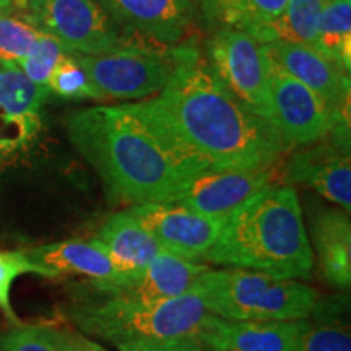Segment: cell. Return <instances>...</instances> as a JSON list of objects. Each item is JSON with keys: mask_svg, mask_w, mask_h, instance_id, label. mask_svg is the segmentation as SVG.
Returning a JSON list of instances; mask_svg holds the SVG:
<instances>
[{"mask_svg": "<svg viewBox=\"0 0 351 351\" xmlns=\"http://www.w3.org/2000/svg\"><path fill=\"white\" fill-rule=\"evenodd\" d=\"M127 104L199 171L274 168L289 152L278 132L243 106L192 51L178 52L155 98Z\"/></svg>", "mask_w": 351, "mask_h": 351, "instance_id": "6da1fadb", "label": "cell"}, {"mask_svg": "<svg viewBox=\"0 0 351 351\" xmlns=\"http://www.w3.org/2000/svg\"><path fill=\"white\" fill-rule=\"evenodd\" d=\"M67 132L117 204H166L186 179L202 173L129 104L78 111L69 119Z\"/></svg>", "mask_w": 351, "mask_h": 351, "instance_id": "7a4b0ae2", "label": "cell"}, {"mask_svg": "<svg viewBox=\"0 0 351 351\" xmlns=\"http://www.w3.org/2000/svg\"><path fill=\"white\" fill-rule=\"evenodd\" d=\"M205 261L274 278H307L314 252L295 189L269 184L245 200L228 217Z\"/></svg>", "mask_w": 351, "mask_h": 351, "instance_id": "3957f363", "label": "cell"}, {"mask_svg": "<svg viewBox=\"0 0 351 351\" xmlns=\"http://www.w3.org/2000/svg\"><path fill=\"white\" fill-rule=\"evenodd\" d=\"M205 311L228 320H302L313 313L319 295L314 288L296 282L231 269H208L192 285Z\"/></svg>", "mask_w": 351, "mask_h": 351, "instance_id": "277c9868", "label": "cell"}, {"mask_svg": "<svg viewBox=\"0 0 351 351\" xmlns=\"http://www.w3.org/2000/svg\"><path fill=\"white\" fill-rule=\"evenodd\" d=\"M70 307L69 315L83 332L114 341L166 340L194 337L207 317L204 302L194 293L169 301L140 302L109 295Z\"/></svg>", "mask_w": 351, "mask_h": 351, "instance_id": "5b68a950", "label": "cell"}, {"mask_svg": "<svg viewBox=\"0 0 351 351\" xmlns=\"http://www.w3.org/2000/svg\"><path fill=\"white\" fill-rule=\"evenodd\" d=\"M269 91L271 127L289 150L324 138L350 150V116L333 111L313 90L270 62Z\"/></svg>", "mask_w": 351, "mask_h": 351, "instance_id": "8992f818", "label": "cell"}, {"mask_svg": "<svg viewBox=\"0 0 351 351\" xmlns=\"http://www.w3.org/2000/svg\"><path fill=\"white\" fill-rule=\"evenodd\" d=\"M25 15L72 54L96 56L130 44L98 0H32Z\"/></svg>", "mask_w": 351, "mask_h": 351, "instance_id": "52a82bcc", "label": "cell"}, {"mask_svg": "<svg viewBox=\"0 0 351 351\" xmlns=\"http://www.w3.org/2000/svg\"><path fill=\"white\" fill-rule=\"evenodd\" d=\"M78 59L101 99H143L163 90L178 65V52L168 59L160 51L125 44L103 54H78Z\"/></svg>", "mask_w": 351, "mask_h": 351, "instance_id": "ba28073f", "label": "cell"}, {"mask_svg": "<svg viewBox=\"0 0 351 351\" xmlns=\"http://www.w3.org/2000/svg\"><path fill=\"white\" fill-rule=\"evenodd\" d=\"M207 65L249 111L271 125L269 60L262 44L238 29L223 28L207 43Z\"/></svg>", "mask_w": 351, "mask_h": 351, "instance_id": "9c48e42d", "label": "cell"}, {"mask_svg": "<svg viewBox=\"0 0 351 351\" xmlns=\"http://www.w3.org/2000/svg\"><path fill=\"white\" fill-rule=\"evenodd\" d=\"M274 168L205 169L186 179L166 204L179 205L210 218L228 219L245 200L269 186Z\"/></svg>", "mask_w": 351, "mask_h": 351, "instance_id": "30bf717a", "label": "cell"}, {"mask_svg": "<svg viewBox=\"0 0 351 351\" xmlns=\"http://www.w3.org/2000/svg\"><path fill=\"white\" fill-rule=\"evenodd\" d=\"M129 212L166 252L191 262L207 257L226 223V219L210 218L179 205L158 202L132 205Z\"/></svg>", "mask_w": 351, "mask_h": 351, "instance_id": "8fae6325", "label": "cell"}, {"mask_svg": "<svg viewBox=\"0 0 351 351\" xmlns=\"http://www.w3.org/2000/svg\"><path fill=\"white\" fill-rule=\"evenodd\" d=\"M262 49L270 64L313 90L333 111L350 116V73L343 69L302 44L276 41L262 44Z\"/></svg>", "mask_w": 351, "mask_h": 351, "instance_id": "7c38bea8", "label": "cell"}, {"mask_svg": "<svg viewBox=\"0 0 351 351\" xmlns=\"http://www.w3.org/2000/svg\"><path fill=\"white\" fill-rule=\"evenodd\" d=\"M285 181L313 189L346 213L351 207L350 150L330 138L307 145L291 155L285 168Z\"/></svg>", "mask_w": 351, "mask_h": 351, "instance_id": "4fadbf2b", "label": "cell"}, {"mask_svg": "<svg viewBox=\"0 0 351 351\" xmlns=\"http://www.w3.org/2000/svg\"><path fill=\"white\" fill-rule=\"evenodd\" d=\"M127 34L160 46L179 43L194 20L192 0H98Z\"/></svg>", "mask_w": 351, "mask_h": 351, "instance_id": "5bb4252c", "label": "cell"}, {"mask_svg": "<svg viewBox=\"0 0 351 351\" xmlns=\"http://www.w3.org/2000/svg\"><path fill=\"white\" fill-rule=\"evenodd\" d=\"M302 320H228L207 314L195 339L208 351H298Z\"/></svg>", "mask_w": 351, "mask_h": 351, "instance_id": "9a60e30c", "label": "cell"}, {"mask_svg": "<svg viewBox=\"0 0 351 351\" xmlns=\"http://www.w3.org/2000/svg\"><path fill=\"white\" fill-rule=\"evenodd\" d=\"M25 254L29 261L54 271L56 276L64 274L88 276L98 291L114 289L127 282L124 271L96 239L60 241L28 249Z\"/></svg>", "mask_w": 351, "mask_h": 351, "instance_id": "2e32d148", "label": "cell"}, {"mask_svg": "<svg viewBox=\"0 0 351 351\" xmlns=\"http://www.w3.org/2000/svg\"><path fill=\"white\" fill-rule=\"evenodd\" d=\"M207 270V265L163 251L125 285L104 293L140 302L169 301L191 291L192 285Z\"/></svg>", "mask_w": 351, "mask_h": 351, "instance_id": "e0dca14e", "label": "cell"}, {"mask_svg": "<svg viewBox=\"0 0 351 351\" xmlns=\"http://www.w3.org/2000/svg\"><path fill=\"white\" fill-rule=\"evenodd\" d=\"M311 238L322 276L333 288L351 283V223L345 210L322 208L311 217Z\"/></svg>", "mask_w": 351, "mask_h": 351, "instance_id": "ac0fdd59", "label": "cell"}, {"mask_svg": "<svg viewBox=\"0 0 351 351\" xmlns=\"http://www.w3.org/2000/svg\"><path fill=\"white\" fill-rule=\"evenodd\" d=\"M95 239L106 249L114 263L124 271L127 282L165 251L129 210L111 215L101 226Z\"/></svg>", "mask_w": 351, "mask_h": 351, "instance_id": "d6986e66", "label": "cell"}, {"mask_svg": "<svg viewBox=\"0 0 351 351\" xmlns=\"http://www.w3.org/2000/svg\"><path fill=\"white\" fill-rule=\"evenodd\" d=\"M49 90L33 83L19 65L0 64V114L34 138L41 121L39 109Z\"/></svg>", "mask_w": 351, "mask_h": 351, "instance_id": "ffe728a7", "label": "cell"}, {"mask_svg": "<svg viewBox=\"0 0 351 351\" xmlns=\"http://www.w3.org/2000/svg\"><path fill=\"white\" fill-rule=\"evenodd\" d=\"M200 5L213 23L254 38L283 15L288 0H202Z\"/></svg>", "mask_w": 351, "mask_h": 351, "instance_id": "44dd1931", "label": "cell"}, {"mask_svg": "<svg viewBox=\"0 0 351 351\" xmlns=\"http://www.w3.org/2000/svg\"><path fill=\"white\" fill-rule=\"evenodd\" d=\"M315 51L350 73L351 0H324L315 33Z\"/></svg>", "mask_w": 351, "mask_h": 351, "instance_id": "7402d4cb", "label": "cell"}, {"mask_svg": "<svg viewBox=\"0 0 351 351\" xmlns=\"http://www.w3.org/2000/svg\"><path fill=\"white\" fill-rule=\"evenodd\" d=\"M324 0H288L283 15L263 26L254 39L261 44L296 43L315 49V33Z\"/></svg>", "mask_w": 351, "mask_h": 351, "instance_id": "603a6c76", "label": "cell"}, {"mask_svg": "<svg viewBox=\"0 0 351 351\" xmlns=\"http://www.w3.org/2000/svg\"><path fill=\"white\" fill-rule=\"evenodd\" d=\"M0 351H75V333L21 324L0 335Z\"/></svg>", "mask_w": 351, "mask_h": 351, "instance_id": "cb8c5ba5", "label": "cell"}, {"mask_svg": "<svg viewBox=\"0 0 351 351\" xmlns=\"http://www.w3.org/2000/svg\"><path fill=\"white\" fill-rule=\"evenodd\" d=\"M39 34L41 29L25 13H0V64L20 65Z\"/></svg>", "mask_w": 351, "mask_h": 351, "instance_id": "d4e9b609", "label": "cell"}, {"mask_svg": "<svg viewBox=\"0 0 351 351\" xmlns=\"http://www.w3.org/2000/svg\"><path fill=\"white\" fill-rule=\"evenodd\" d=\"M26 274L57 278L52 270L29 261L25 251H2L0 249V311L13 326H21V322L12 307L10 289L13 282Z\"/></svg>", "mask_w": 351, "mask_h": 351, "instance_id": "484cf974", "label": "cell"}, {"mask_svg": "<svg viewBox=\"0 0 351 351\" xmlns=\"http://www.w3.org/2000/svg\"><path fill=\"white\" fill-rule=\"evenodd\" d=\"M49 91L64 98H91L101 99V96L88 77L78 54H65L52 72L47 83Z\"/></svg>", "mask_w": 351, "mask_h": 351, "instance_id": "4316f807", "label": "cell"}, {"mask_svg": "<svg viewBox=\"0 0 351 351\" xmlns=\"http://www.w3.org/2000/svg\"><path fill=\"white\" fill-rule=\"evenodd\" d=\"M65 54H69V51L65 49L62 44L51 34L41 32L36 43L33 44V47L25 56L19 67L23 70L25 75L33 83L47 88L52 72H54L57 64L62 60Z\"/></svg>", "mask_w": 351, "mask_h": 351, "instance_id": "83f0119b", "label": "cell"}, {"mask_svg": "<svg viewBox=\"0 0 351 351\" xmlns=\"http://www.w3.org/2000/svg\"><path fill=\"white\" fill-rule=\"evenodd\" d=\"M298 351H351L350 328L343 324H311L304 319Z\"/></svg>", "mask_w": 351, "mask_h": 351, "instance_id": "f1b7e54d", "label": "cell"}, {"mask_svg": "<svg viewBox=\"0 0 351 351\" xmlns=\"http://www.w3.org/2000/svg\"><path fill=\"white\" fill-rule=\"evenodd\" d=\"M119 351H205L204 345L194 337H182V339H166V340H127L117 341Z\"/></svg>", "mask_w": 351, "mask_h": 351, "instance_id": "f546056e", "label": "cell"}, {"mask_svg": "<svg viewBox=\"0 0 351 351\" xmlns=\"http://www.w3.org/2000/svg\"><path fill=\"white\" fill-rule=\"evenodd\" d=\"M33 137L21 130L20 127L13 125L0 114V156L20 150L25 143L32 142Z\"/></svg>", "mask_w": 351, "mask_h": 351, "instance_id": "4dcf8cb0", "label": "cell"}, {"mask_svg": "<svg viewBox=\"0 0 351 351\" xmlns=\"http://www.w3.org/2000/svg\"><path fill=\"white\" fill-rule=\"evenodd\" d=\"M75 351H108L104 346L96 343L93 340H88L85 337L75 335Z\"/></svg>", "mask_w": 351, "mask_h": 351, "instance_id": "1f68e13d", "label": "cell"}, {"mask_svg": "<svg viewBox=\"0 0 351 351\" xmlns=\"http://www.w3.org/2000/svg\"><path fill=\"white\" fill-rule=\"evenodd\" d=\"M13 10L12 0H0V13H8Z\"/></svg>", "mask_w": 351, "mask_h": 351, "instance_id": "d6a6232c", "label": "cell"}, {"mask_svg": "<svg viewBox=\"0 0 351 351\" xmlns=\"http://www.w3.org/2000/svg\"><path fill=\"white\" fill-rule=\"evenodd\" d=\"M29 2H32V0H12L13 8H20V10H25V12L26 8H28Z\"/></svg>", "mask_w": 351, "mask_h": 351, "instance_id": "836d02e7", "label": "cell"}, {"mask_svg": "<svg viewBox=\"0 0 351 351\" xmlns=\"http://www.w3.org/2000/svg\"><path fill=\"white\" fill-rule=\"evenodd\" d=\"M199 2H202V0H199Z\"/></svg>", "mask_w": 351, "mask_h": 351, "instance_id": "e575fe53", "label": "cell"}]
</instances>
